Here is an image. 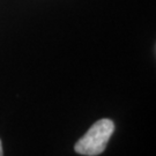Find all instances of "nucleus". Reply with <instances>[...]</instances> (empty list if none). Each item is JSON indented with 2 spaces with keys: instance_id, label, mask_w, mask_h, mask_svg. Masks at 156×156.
<instances>
[{
  "instance_id": "1",
  "label": "nucleus",
  "mask_w": 156,
  "mask_h": 156,
  "mask_svg": "<svg viewBox=\"0 0 156 156\" xmlns=\"http://www.w3.org/2000/svg\"><path fill=\"white\" fill-rule=\"evenodd\" d=\"M115 123L109 118L95 122L86 133L76 141L74 151L79 155L97 156L105 151L109 140L115 133Z\"/></svg>"
},
{
  "instance_id": "2",
  "label": "nucleus",
  "mask_w": 156,
  "mask_h": 156,
  "mask_svg": "<svg viewBox=\"0 0 156 156\" xmlns=\"http://www.w3.org/2000/svg\"><path fill=\"white\" fill-rule=\"evenodd\" d=\"M4 155V151H2V145H1V140H0V156Z\"/></svg>"
}]
</instances>
